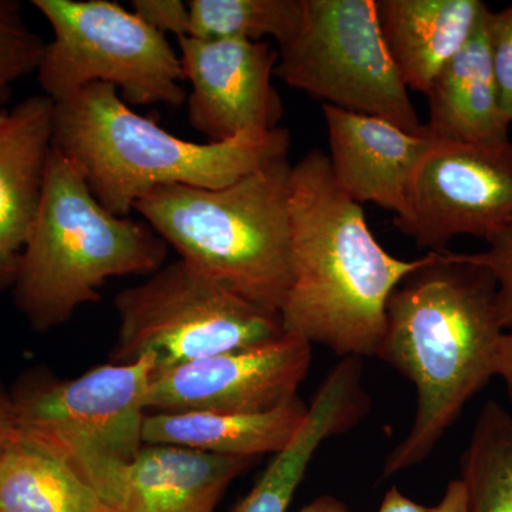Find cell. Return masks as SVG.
Here are the masks:
<instances>
[{"label":"cell","instance_id":"6da1fadb","mask_svg":"<svg viewBox=\"0 0 512 512\" xmlns=\"http://www.w3.org/2000/svg\"><path fill=\"white\" fill-rule=\"evenodd\" d=\"M504 333L493 275L456 252H429L394 289L376 357L413 383L417 404L409 433L384 460V477L429 458L495 377Z\"/></svg>","mask_w":512,"mask_h":512},{"label":"cell","instance_id":"7a4b0ae2","mask_svg":"<svg viewBox=\"0 0 512 512\" xmlns=\"http://www.w3.org/2000/svg\"><path fill=\"white\" fill-rule=\"evenodd\" d=\"M289 220L292 282L282 328L343 359L376 357L387 301L424 256L403 261L384 251L320 150L292 164Z\"/></svg>","mask_w":512,"mask_h":512},{"label":"cell","instance_id":"3957f363","mask_svg":"<svg viewBox=\"0 0 512 512\" xmlns=\"http://www.w3.org/2000/svg\"><path fill=\"white\" fill-rule=\"evenodd\" d=\"M52 147L107 211L130 217L134 205L157 188L221 190L288 157L291 134L278 127L194 143L131 110L116 87L99 83L55 103Z\"/></svg>","mask_w":512,"mask_h":512},{"label":"cell","instance_id":"277c9868","mask_svg":"<svg viewBox=\"0 0 512 512\" xmlns=\"http://www.w3.org/2000/svg\"><path fill=\"white\" fill-rule=\"evenodd\" d=\"M168 245L146 221L111 214L73 165L50 151L42 200L19 256L13 301L30 328L49 332L100 301L117 276H150Z\"/></svg>","mask_w":512,"mask_h":512},{"label":"cell","instance_id":"5b68a950","mask_svg":"<svg viewBox=\"0 0 512 512\" xmlns=\"http://www.w3.org/2000/svg\"><path fill=\"white\" fill-rule=\"evenodd\" d=\"M291 168L285 157L221 190L157 188L134 211L180 258L279 316L292 282Z\"/></svg>","mask_w":512,"mask_h":512},{"label":"cell","instance_id":"8992f818","mask_svg":"<svg viewBox=\"0 0 512 512\" xmlns=\"http://www.w3.org/2000/svg\"><path fill=\"white\" fill-rule=\"evenodd\" d=\"M156 362L106 363L76 379H32L10 394L20 436L52 454L113 508L144 447L147 394Z\"/></svg>","mask_w":512,"mask_h":512},{"label":"cell","instance_id":"52a82bcc","mask_svg":"<svg viewBox=\"0 0 512 512\" xmlns=\"http://www.w3.org/2000/svg\"><path fill=\"white\" fill-rule=\"evenodd\" d=\"M49 22L37 67L43 94L60 103L92 84L116 87L131 106L187 101L180 53L167 36L110 0H33Z\"/></svg>","mask_w":512,"mask_h":512},{"label":"cell","instance_id":"ba28073f","mask_svg":"<svg viewBox=\"0 0 512 512\" xmlns=\"http://www.w3.org/2000/svg\"><path fill=\"white\" fill-rule=\"evenodd\" d=\"M119 315L111 362L151 355L171 369L284 335L281 318L256 308L180 258L114 298Z\"/></svg>","mask_w":512,"mask_h":512},{"label":"cell","instance_id":"9c48e42d","mask_svg":"<svg viewBox=\"0 0 512 512\" xmlns=\"http://www.w3.org/2000/svg\"><path fill=\"white\" fill-rule=\"evenodd\" d=\"M275 76L323 104L423 130L380 30L376 0H303L301 28L279 46Z\"/></svg>","mask_w":512,"mask_h":512},{"label":"cell","instance_id":"30bf717a","mask_svg":"<svg viewBox=\"0 0 512 512\" xmlns=\"http://www.w3.org/2000/svg\"><path fill=\"white\" fill-rule=\"evenodd\" d=\"M512 222V141L500 146L437 143L414 171L406 212L394 227L420 248L487 239Z\"/></svg>","mask_w":512,"mask_h":512},{"label":"cell","instance_id":"8fae6325","mask_svg":"<svg viewBox=\"0 0 512 512\" xmlns=\"http://www.w3.org/2000/svg\"><path fill=\"white\" fill-rule=\"evenodd\" d=\"M312 345L292 333L153 373L147 412L261 413L298 397Z\"/></svg>","mask_w":512,"mask_h":512},{"label":"cell","instance_id":"7c38bea8","mask_svg":"<svg viewBox=\"0 0 512 512\" xmlns=\"http://www.w3.org/2000/svg\"><path fill=\"white\" fill-rule=\"evenodd\" d=\"M178 40L187 97L188 121L208 140H231L249 131L279 127L284 101L272 83L278 50L247 39Z\"/></svg>","mask_w":512,"mask_h":512},{"label":"cell","instance_id":"4fadbf2b","mask_svg":"<svg viewBox=\"0 0 512 512\" xmlns=\"http://www.w3.org/2000/svg\"><path fill=\"white\" fill-rule=\"evenodd\" d=\"M328 127L330 168L336 183L357 204L406 212L407 190L414 171L433 140L423 130L409 133L390 121L323 104Z\"/></svg>","mask_w":512,"mask_h":512},{"label":"cell","instance_id":"5bb4252c","mask_svg":"<svg viewBox=\"0 0 512 512\" xmlns=\"http://www.w3.org/2000/svg\"><path fill=\"white\" fill-rule=\"evenodd\" d=\"M53 111L55 103L45 94L0 110V291L12 288L42 200Z\"/></svg>","mask_w":512,"mask_h":512},{"label":"cell","instance_id":"9a60e30c","mask_svg":"<svg viewBox=\"0 0 512 512\" xmlns=\"http://www.w3.org/2000/svg\"><path fill=\"white\" fill-rule=\"evenodd\" d=\"M252 458L144 444L124 474L117 512H215L222 495Z\"/></svg>","mask_w":512,"mask_h":512},{"label":"cell","instance_id":"2e32d148","mask_svg":"<svg viewBox=\"0 0 512 512\" xmlns=\"http://www.w3.org/2000/svg\"><path fill=\"white\" fill-rule=\"evenodd\" d=\"M485 8L463 49L437 74L429 93V119L423 131L440 143L500 146L508 143V127L498 104Z\"/></svg>","mask_w":512,"mask_h":512},{"label":"cell","instance_id":"e0dca14e","mask_svg":"<svg viewBox=\"0 0 512 512\" xmlns=\"http://www.w3.org/2000/svg\"><path fill=\"white\" fill-rule=\"evenodd\" d=\"M376 6L384 45L404 86L423 94L487 8L480 0H376Z\"/></svg>","mask_w":512,"mask_h":512},{"label":"cell","instance_id":"ac0fdd59","mask_svg":"<svg viewBox=\"0 0 512 512\" xmlns=\"http://www.w3.org/2000/svg\"><path fill=\"white\" fill-rule=\"evenodd\" d=\"M360 380L362 363L356 357H345L330 370L295 439L276 454L264 476L232 512H288L318 448L365 416L369 404Z\"/></svg>","mask_w":512,"mask_h":512},{"label":"cell","instance_id":"d6986e66","mask_svg":"<svg viewBox=\"0 0 512 512\" xmlns=\"http://www.w3.org/2000/svg\"><path fill=\"white\" fill-rule=\"evenodd\" d=\"M309 406L299 397L261 413H151L144 420L143 441L254 458L284 451L299 433Z\"/></svg>","mask_w":512,"mask_h":512},{"label":"cell","instance_id":"ffe728a7","mask_svg":"<svg viewBox=\"0 0 512 512\" xmlns=\"http://www.w3.org/2000/svg\"><path fill=\"white\" fill-rule=\"evenodd\" d=\"M0 512H117L73 470L16 430L0 456Z\"/></svg>","mask_w":512,"mask_h":512},{"label":"cell","instance_id":"44dd1931","mask_svg":"<svg viewBox=\"0 0 512 512\" xmlns=\"http://www.w3.org/2000/svg\"><path fill=\"white\" fill-rule=\"evenodd\" d=\"M467 512H512V416L488 400L460 460Z\"/></svg>","mask_w":512,"mask_h":512},{"label":"cell","instance_id":"7402d4cb","mask_svg":"<svg viewBox=\"0 0 512 512\" xmlns=\"http://www.w3.org/2000/svg\"><path fill=\"white\" fill-rule=\"evenodd\" d=\"M190 36L197 39L274 37L284 46L303 19V0H190Z\"/></svg>","mask_w":512,"mask_h":512},{"label":"cell","instance_id":"603a6c76","mask_svg":"<svg viewBox=\"0 0 512 512\" xmlns=\"http://www.w3.org/2000/svg\"><path fill=\"white\" fill-rule=\"evenodd\" d=\"M45 40L30 28L19 0H0V109L8 104L13 86L36 73Z\"/></svg>","mask_w":512,"mask_h":512},{"label":"cell","instance_id":"cb8c5ba5","mask_svg":"<svg viewBox=\"0 0 512 512\" xmlns=\"http://www.w3.org/2000/svg\"><path fill=\"white\" fill-rule=\"evenodd\" d=\"M488 249L476 254H458L464 261L483 266L497 284L498 318L505 332L512 330V225L485 239Z\"/></svg>","mask_w":512,"mask_h":512},{"label":"cell","instance_id":"d4e9b609","mask_svg":"<svg viewBox=\"0 0 512 512\" xmlns=\"http://www.w3.org/2000/svg\"><path fill=\"white\" fill-rule=\"evenodd\" d=\"M488 43L498 104L508 124L512 123V5L488 16Z\"/></svg>","mask_w":512,"mask_h":512},{"label":"cell","instance_id":"484cf974","mask_svg":"<svg viewBox=\"0 0 512 512\" xmlns=\"http://www.w3.org/2000/svg\"><path fill=\"white\" fill-rule=\"evenodd\" d=\"M133 12L150 28L177 39L190 36L191 16L188 3L181 0H133Z\"/></svg>","mask_w":512,"mask_h":512},{"label":"cell","instance_id":"4316f807","mask_svg":"<svg viewBox=\"0 0 512 512\" xmlns=\"http://www.w3.org/2000/svg\"><path fill=\"white\" fill-rule=\"evenodd\" d=\"M298 512H353L348 505L333 495H320L313 498L311 503L303 505ZM434 512H467L466 493L460 480L448 483L446 493L439 504L434 507Z\"/></svg>","mask_w":512,"mask_h":512},{"label":"cell","instance_id":"83f0119b","mask_svg":"<svg viewBox=\"0 0 512 512\" xmlns=\"http://www.w3.org/2000/svg\"><path fill=\"white\" fill-rule=\"evenodd\" d=\"M16 434L12 397L0 387V456Z\"/></svg>","mask_w":512,"mask_h":512},{"label":"cell","instance_id":"f1b7e54d","mask_svg":"<svg viewBox=\"0 0 512 512\" xmlns=\"http://www.w3.org/2000/svg\"><path fill=\"white\" fill-rule=\"evenodd\" d=\"M379 512H434V507L414 503L397 487L390 488L380 505Z\"/></svg>","mask_w":512,"mask_h":512},{"label":"cell","instance_id":"f546056e","mask_svg":"<svg viewBox=\"0 0 512 512\" xmlns=\"http://www.w3.org/2000/svg\"><path fill=\"white\" fill-rule=\"evenodd\" d=\"M495 377H500L503 380L512 403V330L505 332L503 340H501Z\"/></svg>","mask_w":512,"mask_h":512},{"label":"cell","instance_id":"4dcf8cb0","mask_svg":"<svg viewBox=\"0 0 512 512\" xmlns=\"http://www.w3.org/2000/svg\"><path fill=\"white\" fill-rule=\"evenodd\" d=\"M510 225H512V222H511V224H510Z\"/></svg>","mask_w":512,"mask_h":512}]
</instances>
